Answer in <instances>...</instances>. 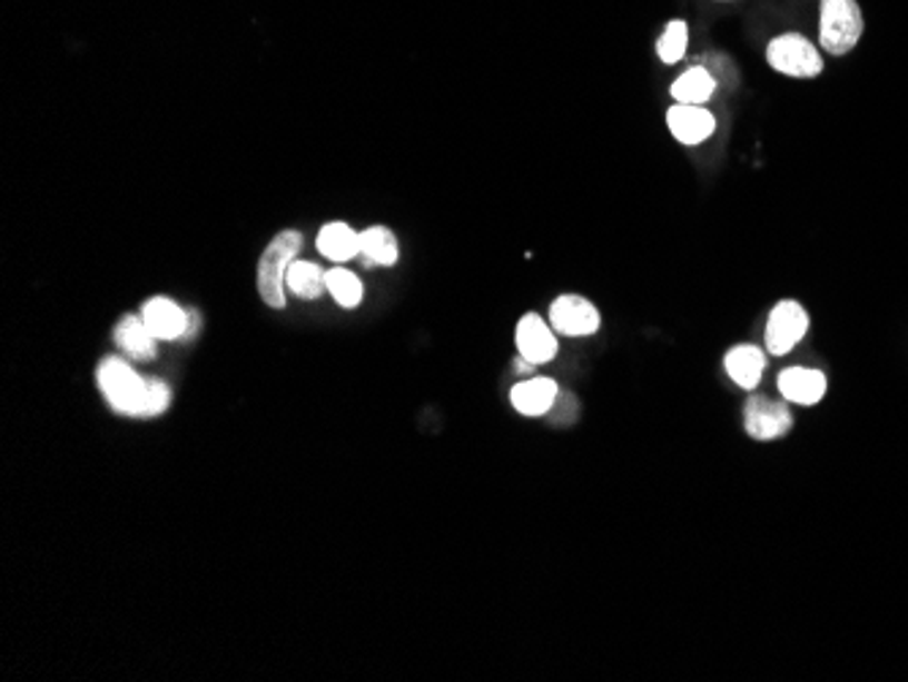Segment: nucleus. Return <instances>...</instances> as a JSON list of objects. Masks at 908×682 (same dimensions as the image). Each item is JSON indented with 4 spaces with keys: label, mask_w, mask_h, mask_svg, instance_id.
<instances>
[{
    "label": "nucleus",
    "mask_w": 908,
    "mask_h": 682,
    "mask_svg": "<svg viewBox=\"0 0 908 682\" xmlns=\"http://www.w3.org/2000/svg\"><path fill=\"white\" fill-rule=\"evenodd\" d=\"M685 47H689V24L680 20L667 24L664 33H661V39H659V45H655V49H659V58L670 66L678 63V60L683 58Z\"/></svg>",
    "instance_id": "obj_20"
},
{
    "label": "nucleus",
    "mask_w": 908,
    "mask_h": 682,
    "mask_svg": "<svg viewBox=\"0 0 908 682\" xmlns=\"http://www.w3.org/2000/svg\"><path fill=\"white\" fill-rule=\"evenodd\" d=\"M742 424H746V433L751 435L753 441H776L789 433L794 419H791L787 403L767 401L762 395H751L748 397L746 408H742Z\"/></svg>",
    "instance_id": "obj_6"
},
{
    "label": "nucleus",
    "mask_w": 908,
    "mask_h": 682,
    "mask_svg": "<svg viewBox=\"0 0 908 682\" xmlns=\"http://www.w3.org/2000/svg\"><path fill=\"white\" fill-rule=\"evenodd\" d=\"M729 378L740 386V389L751 392L757 389L764 373V354L757 346H738L727 354L723 359Z\"/></svg>",
    "instance_id": "obj_14"
},
{
    "label": "nucleus",
    "mask_w": 908,
    "mask_h": 682,
    "mask_svg": "<svg viewBox=\"0 0 908 682\" xmlns=\"http://www.w3.org/2000/svg\"><path fill=\"white\" fill-rule=\"evenodd\" d=\"M98 389L103 392L107 403L112 405L118 414L145 416L150 378L145 380L131 365H126L118 356H107V359L98 365Z\"/></svg>",
    "instance_id": "obj_1"
},
{
    "label": "nucleus",
    "mask_w": 908,
    "mask_h": 682,
    "mask_svg": "<svg viewBox=\"0 0 908 682\" xmlns=\"http://www.w3.org/2000/svg\"><path fill=\"white\" fill-rule=\"evenodd\" d=\"M156 340L158 337L147 329L145 318L126 316L120 318L118 327H115V343H118L120 352H126L131 359L139 362L156 359Z\"/></svg>",
    "instance_id": "obj_13"
},
{
    "label": "nucleus",
    "mask_w": 908,
    "mask_h": 682,
    "mask_svg": "<svg viewBox=\"0 0 908 682\" xmlns=\"http://www.w3.org/2000/svg\"><path fill=\"white\" fill-rule=\"evenodd\" d=\"M318 254L327 256L329 261H348L354 256H359V235L343 220H335V224H327L322 231H318Z\"/></svg>",
    "instance_id": "obj_15"
},
{
    "label": "nucleus",
    "mask_w": 908,
    "mask_h": 682,
    "mask_svg": "<svg viewBox=\"0 0 908 682\" xmlns=\"http://www.w3.org/2000/svg\"><path fill=\"white\" fill-rule=\"evenodd\" d=\"M514 340H517L520 356L525 362H531L533 367L547 365L557 354L555 335H552V329L544 324V318L539 313H527V316L520 318L517 329H514Z\"/></svg>",
    "instance_id": "obj_8"
},
{
    "label": "nucleus",
    "mask_w": 908,
    "mask_h": 682,
    "mask_svg": "<svg viewBox=\"0 0 908 682\" xmlns=\"http://www.w3.org/2000/svg\"><path fill=\"white\" fill-rule=\"evenodd\" d=\"M808 332V313L800 303H778L770 310V318H767V332H764V343L767 352L776 356H787L797 343L806 337Z\"/></svg>",
    "instance_id": "obj_5"
},
{
    "label": "nucleus",
    "mask_w": 908,
    "mask_h": 682,
    "mask_svg": "<svg viewBox=\"0 0 908 682\" xmlns=\"http://www.w3.org/2000/svg\"><path fill=\"white\" fill-rule=\"evenodd\" d=\"M715 93V79L710 77L704 69H689L678 82L672 85V96L678 103H693V107H702L704 101H710Z\"/></svg>",
    "instance_id": "obj_18"
},
{
    "label": "nucleus",
    "mask_w": 908,
    "mask_h": 682,
    "mask_svg": "<svg viewBox=\"0 0 908 682\" xmlns=\"http://www.w3.org/2000/svg\"><path fill=\"white\" fill-rule=\"evenodd\" d=\"M778 392L789 403L816 405L827 395V376L821 370H811V367H789L778 376Z\"/></svg>",
    "instance_id": "obj_10"
},
{
    "label": "nucleus",
    "mask_w": 908,
    "mask_h": 682,
    "mask_svg": "<svg viewBox=\"0 0 908 682\" xmlns=\"http://www.w3.org/2000/svg\"><path fill=\"white\" fill-rule=\"evenodd\" d=\"M862 11L857 0H821V47L830 55H846L862 36Z\"/></svg>",
    "instance_id": "obj_3"
},
{
    "label": "nucleus",
    "mask_w": 908,
    "mask_h": 682,
    "mask_svg": "<svg viewBox=\"0 0 908 682\" xmlns=\"http://www.w3.org/2000/svg\"><path fill=\"white\" fill-rule=\"evenodd\" d=\"M550 324L552 329L561 332V335L566 337H588L599 332L601 316L596 307H593V303L574 297V294H566V297H557L555 303H552Z\"/></svg>",
    "instance_id": "obj_7"
},
{
    "label": "nucleus",
    "mask_w": 908,
    "mask_h": 682,
    "mask_svg": "<svg viewBox=\"0 0 908 682\" xmlns=\"http://www.w3.org/2000/svg\"><path fill=\"white\" fill-rule=\"evenodd\" d=\"M171 403V392L164 380L150 378V389H147V405H145V416H158L169 408Z\"/></svg>",
    "instance_id": "obj_21"
},
{
    "label": "nucleus",
    "mask_w": 908,
    "mask_h": 682,
    "mask_svg": "<svg viewBox=\"0 0 908 682\" xmlns=\"http://www.w3.org/2000/svg\"><path fill=\"white\" fill-rule=\"evenodd\" d=\"M142 318L147 329H150L158 340H177V337L188 335L186 310L167 297H156L150 299V303H145Z\"/></svg>",
    "instance_id": "obj_11"
},
{
    "label": "nucleus",
    "mask_w": 908,
    "mask_h": 682,
    "mask_svg": "<svg viewBox=\"0 0 908 682\" xmlns=\"http://www.w3.org/2000/svg\"><path fill=\"white\" fill-rule=\"evenodd\" d=\"M286 288L299 299H318L327 288V273L313 261H292L286 275Z\"/></svg>",
    "instance_id": "obj_17"
},
{
    "label": "nucleus",
    "mask_w": 908,
    "mask_h": 682,
    "mask_svg": "<svg viewBox=\"0 0 908 682\" xmlns=\"http://www.w3.org/2000/svg\"><path fill=\"white\" fill-rule=\"evenodd\" d=\"M299 248H303V235L299 231H280L261 254L259 294L264 303L275 307V310H280L286 305V275L292 261L297 259Z\"/></svg>",
    "instance_id": "obj_2"
},
{
    "label": "nucleus",
    "mask_w": 908,
    "mask_h": 682,
    "mask_svg": "<svg viewBox=\"0 0 908 682\" xmlns=\"http://www.w3.org/2000/svg\"><path fill=\"white\" fill-rule=\"evenodd\" d=\"M767 60H770V66L776 71L800 79L819 77L821 69H825L819 49L800 33H787L772 39L770 47H767Z\"/></svg>",
    "instance_id": "obj_4"
},
{
    "label": "nucleus",
    "mask_w": 908,
    "mask_h": 682,
    "mask_svg": "<svg viewBox=\"0 0 908 682\" xmlns=\"http://www.w3.org/2000/svg\"><path fill=\"white\" fill-rule=\"evenodd\" d=\"M327 291L333 294L335 303L340 307H357L362 303V297H365V288H362V283L357 275L352 273V269L346 267H333L327 273Z\"/></svg>",
    "instance_id": "obj_19"
},
{
    "label": "nucleus",
    "mask_w": 908,
    "mask_h": 682,
    "mask_svg": "<svg viewBox=\"0 0 908 682\" xmlns=\"http://www.w3.org/2000/svg\"><path fill=\"white\" fill-rule=\"evenodd\" d=\"M557 395H561V389H557V384L552 378H531L514 386L512 405L523 416H544L552 411Z\"/></svg>",
    "instance_id": "obj_12"
},
{
    "label": "nucleus",
    "mask_w": 908,
    "mask_h": 682,
    "mask_svg": "<svg viewBox=\"0 0 908 682\" xmlns=\"http://www.w3.org/2000/svg\"><path fill=\"white\" fill-rule=\"evenodd\" d=\"M667 122H670L674 139L683 141V145H699V141L713 137L715 131L713 112L693 107V103H674L667 112Z\"/></svg>",
    "instance_id": "obj_9"
},
{
    "label": "nucleus",
    "mask_w": 908,
    "mask_h": 682,
    "mask_svg": "<svg viewBox=\"0 0 908 682\" xmlns=\"http://www.w3.org/2000/svg\"><path fill=\"white\" fill-rule=\"evenodd\" d=\"M359 254L373 267H392L397 261V239L386 226H371L359 235Z\"/></svg>",
    "instance_id": "obj_16"
}]
</instances>
